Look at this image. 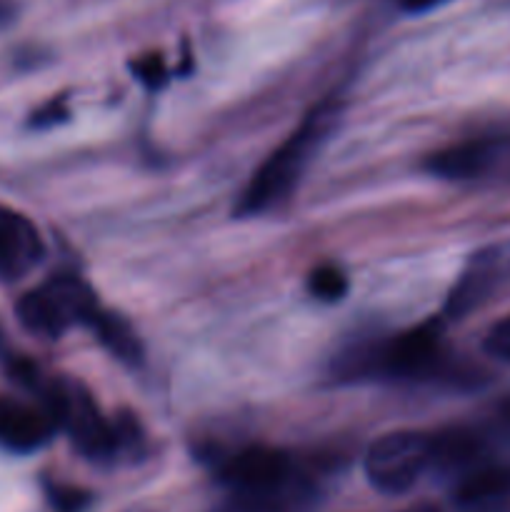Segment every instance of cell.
<instances>
[{
    "label": "cell",
    "mask_w": 510,
    "mask_h": 512,
    "mask_svg": "<svg viewBox=\"0 0 510 512\" xmlns=\"http://www.w3.org/2000/svg\"><path fill=\"white\" fill-rule=\"evenodd\" d=\"M400 8L408 10V13H423V10L435 8V5L445 3V0H398Z\"/></svg>",
    "instance_id": "18"
},
{
    "label": "cell",
    "mask_w": 510,
    "mask_h": 512,
    "mask_svg": "<svg viewBox=\"0 0 510 512\" xmlns=\"http://www.w3.org/2000/svg\"><path fill=\"white\" fill-rule=\"evenodd\" d=\"M43 258V240L35 225L15 210L0 208V280L28 275Z\"/></svg>",
    "instance_id": "10"
},
{
    "label": "cell",
    "mask_w": 510,
    "mask_h": 512,
    "mask_svg": "<svg viewBox=\"0 0 510 512\" xmlns=\"http://www.w3.org/2000/svg\"><path fill=\"white\" fill-rule=\"evenodd\" d=\"M308 290L310 295H315L318 300L335 303V300H340L348 293V278H345L343 270L335 268V265H318V268L310 273Z\"/></svg>",
    "instance_id": "13"
},
{
    "label": "cell",
    "mask_w": 510,
    "mask_h": 512,
    "mask_svg": "<svg viewBox=\"0 0 510 512\" xmlns=\"http://www.w3.org/2000/svg\"><path fill=\"white\" fill-rule=\"evenodd\" d=\"M48 498L58 512H80L88 505L90 495L78 488H65V485H50Z\"/></svg>",
    "instance_id": "15"
},
{
    "label": "cell",
    "mask_w": 510,
    "mask_h": 512,
    "mask_svg": "<svg viewBox=\"0 0 510 512\" xmlns=\"http://www.w3.org/2000/svg\"><path fill=\"white\" fill-rule=\"evenodd\" d=\"M290 470L293 465L283 450L268 448V445H250L225 463L223 480L238 488L240 493L268 495L288 483Z\"/></svg>",
    "instance_id": "7"
},
{
    "label": "cell",
    "mask_w": 510,
    "mask_h": 512,
    "mask_svg": "<svg viewBox=\"0 0 510 512\" xmlns=\"http://www.w3.org/2000/svg\"><path fill=\"white\" fill-rule=\"evenodd\" d=\"M408 512H438V510L428 508V505H423V508H413V510H408Z\"/></svg>",
    "instance_id": "20"
},
{
    "label": "cell",
    "mask_w": 510,
    "mask_h": 512,
    "mask_svg": "<svg viewBox=\"0 0 510 512\" xmlns=\"http://www.w3.org/2000/svg\"><path fill=\"white\" fill-rule=\"evenodd\" d=\"M95 335H98L100 343L110 350L118 360L123 363H140L143 358V348H140V340L135 335V330L125 323L120 315L105 313L103 308L95 313V318L88 325Z\"/></svg>",
    "instance_id": "11"
},
{
    "label": "cell",
    "mask_w": 510,
    "mask_h": 512,
    "mask_svg": "<svg viewBox=\"0 0 510 512\" xmlns=\"http://www.w3.org/2000/svg\"><path fill=\"white\" fill-rule=\"evenodd\" d=\"M503 275L505 258L500 255V250H483V253L473 255L468 268L463 270L460 280L453 285V290H450L448 303H445V313L455 320L473 313L475 308H480V305L495 293V288H498Z\"/></svg>",
    "instance_id": "8"
},
{
    "label": "cell",
    "mask_w": 510,
    "mask_h": 512,
    "mask_svg": "<svg viewBox=\"0 0 510 512\" xmlns=\"http://www.w3.org/2000/svg\"><path fill=\"white\" fill-rule=\"evenodd\" d=\"M65 115H68V110L63 108V103H60V100H53L48 108L38 110V113L33 115V125L45 128V125H53V123H60V120H65Z\"/></svg>",
    "instance_id": "17"
},
{
    "label": "cell",
    "mask_w": 510,
    "mask_h": 512,
    "mask_svg": "<svg viewBox=\"0 0 510 512\" xmlns=\"http://www.w3.org/2000/svg\"><path fill=\"white\" fill-rule=\"evenodd\" d=\"M440 323L428 320L388 343L360 345L340 358V370L353 378H425L440 365Z\"/></svg>",
    "instance_id": "2"
},
{
    "label": "cell",
    "mask_w": 510,
    "mask_h": 512,
    "mask_svg": "<svg viewBox=\"0 0 510 512\" xmlns=\"http://www.w3.org/2000/svg\"><path fill=\"white\" fill-rule=\"evenodd\" d=\"M133 73L138 75L140 83H145L148 88H160L168 78V68H165V60L163 55L158 53H150L145 58H138L133 63Z\"/></svg>",
    "instance_id": "14"
},
{
    "label": "cell",
    "mask_w": 510,
    "mask_h": 512,
    "mask_svg": "<svg viewBox=\"0 0 510 512\" xmlns=\"http://www.w3.org/2000/svg\"><path fill=\"white\" fill-rule=\"evenodd\" d=\"M98 310V298L83 280L58 275L20 298L18 318L30 333L55 340L73 325H90Z\"/></svg>",
    "instance_id": "4"
},
{
    "label": "cell",
    "mask_w": 510,
    "mask_h": 512,
    "mask_svg": "<svg viewBox=\"0 0 510 512\" xmlns=\"http://www.w3.org/2000/svg\"><path fill=\"white\" fill-rule=\"evenodd\" d=\"M55 433V425L43 408L15 398H0V448L28 455L43 448Z\"/></svg>",
    "instance_id": "9"
},
{
    "label": "cell",
    "mask_w": 510,
    "mask_h": 512,
    "mask_svg": "<svg viewBox=\"0 0 510 512\" xmlns=\"http://www.w3.org/2000/svg\"><path fill=\"white\" fill-rule=\"evenodd\" d=\"M508 163L510 138H473L433 153L425 168L443 180H480Z\"/></svg>",
    "instance_id": "6"
},
{
    "label": "cell",
    "mask_w": 510,
    "mask_h": 512,
    "mask_svg": "<svg viewBox=\"0 0 510 512\" xmlns=\"http://www.w3.org/2000/svg\"><path fill=\"white\" fill-rule=\"evenodd\" d=\"M485 350H488L493 358L510 363V315L508 318L498 320V323L488 330V338H485Z\"/></svg>",
    "instance_id": "16"
},
{
    "label": "cell",
    "mask_w": 510,
    "mask_h": 512,
    "mask_svg": "<svg viewBox=\"0 0 510 512\" xmlns=\"http://www.w3.org/2000/svg\"><path fill=\"white\" fill-rule=\"evenodd\" d=\"M430 463V438L413 430L388 433L370 445L365 470L370 483L383 493H403Z\"/></svg>",
    "instance_id": "5"
},
{
    "label": "cell",
    "mask_w": 510,
    "mask_h": 512,
    "mask_svg": "<svg viewBox=\"0 0 510 512\" xmlns=\"http://www.w3.org/2000/svg\"><path fill=\"white\" fill-rule=\"evenodd\" d=\"M338 120V105L323 103L303 120L298 130L255 170L253 180L240 198L238 215H255L283 203L303 178L305 168L323 145L325 135Z\"/></svg>",
    "instance_id": "1"
},
{
    "label": "cell",
    "mask_w": 510,
    "mask_h": 512,
    "mask_svg": "<svg viewBox=\"0 0 510 512\" xmlns=\"http://www.w3.org/2000/svg\"><path fill=\"white\" fill-rule=\"evenodd\" d=\"M510 493V470L508 468H480L465 475L458 485V500L465 505L485 503V500L500 498Z\"/></svg>",
    "instance_id": "12"
},
{
    "label": "cell",
    "mask_w": 510,
    "mask_h": 512,
    "mask_svg": "<svg viewBox=\"0 0 510 512\" xmlns=\"http://www.w3.org/2000/svg\"><path fill=\"white\" fill-rule=\"evenodd\" d=\"M13 358H15V353L8 348V340H5L3 328H0V360H3V365H8Z\"/></svg>",
    "instance_id": "19"
},
{
    "label": "cell",
    "mask_w": 510,
    "mask_h": 512,
    "mask_svg": "<svg viewBox=\"0 0 510 512\" xmlns=\"http://www.w3.org/2000/svg\"><path fill=\"white\" fill-rule=\"evenodd\" d=\"M43 410L53 420L55 430L68 433L75 448L90 460H108L118 453L115 428L100 415L93 395L73 380H50L38 390Z\"/></svg>",
    "instance_id": "3"
}]
</instances>
